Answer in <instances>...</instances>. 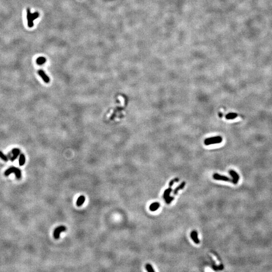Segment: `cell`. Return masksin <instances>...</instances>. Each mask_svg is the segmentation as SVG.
Masks as SVG:
<instances>
[{
  "label": "cell",
  "instance_id": "cell-1",
  "mask_svg": "<svg viewBox=\"0 0 272 272\" xmlns=\"http://www.w3.org/2000/svg\"><path fill=\"white\" fill-rule=\"evenodd\" d=\"M223 139L221 136H216L211 137L209 138L206 139L204 141V144L206 145H213V144H219L222 142Z\"/></svg>",
  "mask_w": 272,
  "mask_h": 272
},
{
  "label": "cell",
  "instance_id": "cell-2",
  "mask_svg": "<svg viewBox=\"0 0 272 272\" xmlns=\"http://www.w3.org/2000/svg\"><path fill=\"white\" fill-rule=\"evenodd\" d=\"M12 173H14L15 174L16 178L19 179L21 178V172L20 169L15 167H11L9 168L6 170V171L5 172V175L6 176H8L11 174Z\"/></svg>",
  "mask_w": 272,
  "mask_h": 272
},
{
  "label": "cell",
  "instance_id": "cell-3",
  "mask_svg": "<svg viewBox=\"0 0 272 272\" xmlns=\"http://www.w3.org/2000/svg\"><path fill=\"white\" fill-rule=\"evenodd\" d=\"M66 230V228L64 226H60L57 227L54 231V237L55 239H58L60 238V234L61 232H64Z\"/></svg>",
  "mask_w": 272,
  "mask_h": 272
},
{
  "label": "cell",
  "instance_id": "cell-4",
  "mask_svg": "<svg viewBox=\"0 0 272 272\" xmlns=\"http://www.w3.org/2000/svg\"><path fill=\"white\" fill-rule=\"evenodd\" d=\"M214 179L215 180L218 181H228V182H232V179L230 178L229 177L224 176V175H220L218 173H215L213 176Z\"/></svg>",
  "mask_w": 272,
  "mask_h": 272
},
{
  "label": "cell",
  "instance_id": "cell-5",
  "mask_svg": "<svg viewBox=\"0 0 272 272\" xmlns=\"http://www.w3.org/2000/svg\"><path fill=\"white\" fill-rule=\"evenodd\" d=\"M230 175L232 177V183L234 184H236L239 179V176L238 173L233 170H230L229 171Z\"/></svg>",
  "mask_w": 272,
  "mask_h": 272
},
{
  "label": "cell",
  "instance_id": "cell-6",
  "mask_svg": "<svg viewBox=\"0 0 272 272\" xmlns=\"http://www.w3.org/2000/svg\"><path fill=\"white\" fill-rule=\"evenodd\" d=\"M31 12L30 11V9L28 8L27 9V19L28 21V26L29 27H32L33 26V19L32 18Z\"/></svg>",
  "mask_w": 272,
  "mask_h": 272
},
{
  "label": "cell",
  "instance_id": "cell-7",
  "mask_svg": "<svg viewBox=\"0 0 272 272\" xmlns=\"http://www.w3.org/2000/svg\"><path fill=\"white\" fill-rule=\"evenodd\" d=\"M38 74L40 76V77L42 78V80H43V81L45 83H48L49 82L50 79L48 77V76L45 74V73L44 72L43 70H39V71H38Z\"/></svg>",
  "mask_w": 272,
  "mask_h": 272
},
{
  "label": "cell",
  "instance_id": "cell-8",
  "mask_svg": "<svg viewBox=\"0 0 272 272\" xmlns=\"http://www.w3.org/2000/svg\"><path fill=\"white\" fill-rule=\"evenodd\" d=\"M191 237L195 243H196L197 244H199L200 242H199V239L198 238V233H197V231L193 230L191 232Z\"/></svg>",
  "mask_w": 272,
  "mask_h": 272
},
{
  "label": "cell",
  "instance_id": "cell-9",
  "mask_svg": "<svg viewBox=\"0 0 272 272\" xmlns=\"http://www.w3.org/2000/svg\"><path fill=\"white\" fill-rule=\"evenodd\" d=\"M20 152V150L18 148H15L13 149L12 150V153L13 154V157L11 158V160L12 161H14L16 158L18 157V155H19Z\"/></svg>",
  "mask_w": 272,
  "mask_h": 272
},
{
  "label": "cell",
  "instance_id": "cell-10",
  "mask_svg": "<svg viewBox=\"0 0 272 272\" xmlns=\"http://www.w3.org/2000/svg\"><path fill=\"white\" fill-rule=\"evenodd\" d=\"M160 207V204L158 202H154L151 204L149 206V209L152 212H154L157 211V210Z\"/></svg>",
  "mask_w": 272,
  "mask_h": 272
},
{
  "label": "cell",
  "instance_id": "cell-11",
  "mask_svg": "<svg viewBox=\"0 0 272 272\" xmlns=\"http://www.w3.org/2000/svg\"><path fill=\"white\" fill-rule=\"evenodd\" d=\"M185 186H186V182H185L184 181L182 182L181 183V184H180L179 186H178V187H176L175 189V190H174V191H173V194H174V195L177 194V193H178V192H179V191H180V190H181V189H183V188Z\"/></svg>",
  "mask_w": 272,
  "mask_h": 272
},
{
  "label": "cell",
  "instance_id": "cell-12",
  "mask_svg": "<svg viewBox=\"0 0 272 272\" xmlns=\"http://www.w3.org/2000/svg\"><path fill=\"white\" fill-rule=\"evenodd\" d=\"M172 191V189L171 188V187H169L168 188L166 189L163 193V197L164 198V199L165 200L167 199L169 197H170V194L171 193V192Z\"/></svg>",
  "mask_w": 272,
  "mask_h": 272
},
{
  "label": "cell",
  "instance_id": "cell-13",
  "mask_svg": "<svg viewBox=\"0 0 272 272\" xmlns=\"http://www.w3.org/2000/svg\"><path fill=\"white\" fill-rule=\"evenodd\" d=\"M85 201V198L84 196H80L78 198V199L77 201V203H76L77 206H78V207L81 206L84 204Z\"/></svg>",
  "mask_w": 272,
  "mask_h": 272
},
{
  "label": "cell",
  "instance_id": "cell-14",
  "mask_svg": "<svg viewBox=\"0 0 272 272\" xmlns=\"http://www.w3.org/2000/svg\"><path fill=\"white\" fill-rule=\"evenodd\" d=\"M46 61H47V60L44 57H40L37 59L36 63L38 65H42L46 62Z\"/></svg>",
  "mask_w": 272,
  "mask_h": 272
},
{
  "label": "cell",
  "instance_id": "cell-15",
  "mask_svg": "<svg viewBox=\"0 0 272 272\" xmlns=\"http://www.w3.org/2000/svg\"><path fill=\"white\" fill-rule=\"evenodd\" d=\"M237 116H238V115L237 114L231 112L226 115L225 116V117L227 120H233V119H235L236 117H237Z\"/></svg>",
  "mask_w": 272,
  "mask_h": 272
},
{
  "label": "cell",
  "instance_id": "cell-16",
  "mask_svg": "<svg viewBox=\"0 0 272 272\" xmlns=\"http://www.w3.org/2000/svg\"><path fill=\"white\" fill-rule=\"evenodd\" d=\"M25 162V157L23 154H21L20 155L19 159V164L20 166H23Z\"/></svg>",
  "mask_w": 272,
  "mask_h": 272
},
{
  "label": "cell",
  "instance_id": "cell-17",
  "mask_svg": "<svg viewBox=\"0 0 272 272\" xmlns=\"http://www.w3.org/2000/svg\"><path fill=\"white\" fill-rule=\"evenodd\" d=\"M146 270L149 272H154L155 271L153 269L152 266H151V265L150 264H147L146 265Z\"/></svg>",
  "mask_w": 272,
  "mask_h": 272
},
{
  "label": "cell",
  "instance_id": "cell-18",
  "mask_svg": "<svg viewBox=\"0 0 272 272\" xmlns=\"http://www.w3.org/2000/svg\"><path fill=\"white\" fill-rule=\"evenodd\" d=\"M0 158L5 162H7L8 161V158L7 156L5 155L2 151H0Z\"/></svg>",
  "mask_w": 272,
  "mask_h": 272
},
{
  "label": "cell",
  "instance_id": "cell-19",
  "mask_svg": "<svg viewBox=\"0 0 272 272\" xmlns=\"http://www.w3.org/2000/svg\"><path fill=\"white\" fill-rule=\"evenodd\" d=\"M179 181V178H174V179H173L171 180L169 182V187H172V186L174 184L175 182H178Z\"/></svg>",
  "mask_w": 272,
  "mask_h": 272
},
{
  "label": "cell",
  "instance_id": "cell-20",
  "mask_svg": "<svg viewBox=\"0 0 272 272\" xmlns=\"http://www.w3.org/2000/svg\"><path fill=\"white\" fill-rule=\"evenodd\" d=\"M174 199H175V198L173 197H169L167 199L165 200V202H166V203L168 205V204H170L173 201Z\"/></svg>",
  "mask_w": 272,
  "mask_h": 272
},
{
  "label": "cell",
  "instance_id": "cell-21",
  "mask_svg": "<svg viewBox=\"0 0 272 272\" xmlns=\"http://www.w3.org/2000/svg\"><path fill=\"white\" fill-rule=\"evenodd\" d=\"M32 18H33V20H34L39 16V13L37 12H35L34 13H32Z\"/></svg>",
  "mask_w": 272,
  "mask_h": 272
}]
</instances>
